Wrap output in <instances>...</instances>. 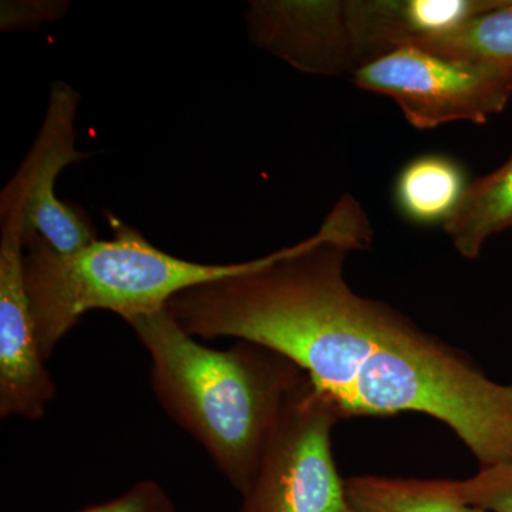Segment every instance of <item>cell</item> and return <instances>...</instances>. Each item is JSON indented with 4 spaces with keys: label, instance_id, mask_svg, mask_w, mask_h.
Instances as JSON below:
<instances>
[{
    "label": "cell",
    "instance_id": "6da1fadb",
    "mask_svg": "<svg viewBox=\"0 0 512 512\" xmlns=\"http://www.w3.org/2000/svg\"><path fill=\"white\" fill-rule=\"evenodd\" d=\"M151 359V389L245 497L282 407L305 373L275 350L239 340L201 345L165 309L127 320Z\"/></svg>",
    "mask_w": 512,
    "mask_h": 512
},
{
    "label": "cell",
    "instance_id": "7a4b0ae2",
    "mask_svg": "<svg viewBox=\"0 0 512 512\" xmlns=\"http://www.w3.org/2000/svg\"><path fill=\"white\" fill-rule=\"evenodd\" d=\"M113 238L97 239L60 255L35 235H25L26 288L45 360L90 311L124 320L163 311L192 286L237 274L247 262L201 264L161 251L138 229L109 215Z\"/></svg>",
    "mask_w": 512,
    "mask_h": 512
},
{
    "label": "cell",
    "instance_id": "3957f363",
    "mask_svg": "<svg viewBox=\"0 0 512 512\" xmlns=\"http://www.w3.org/2000/svg\"><path fill=\"white\" fill-rule=\"evenodd\" d=\"M339 420L305 375L282 407L241 512H357L330 447Z\"/></svg>",
    "mask_w": 512,
    "mask_h": 512
},
{
    "label": "cell",
    "instance_id": "277c9868",
    "mask_svg": "<svg viewBox=\"0 0 512 512\" xmlns=\"http://www.w3.org/2000/svg\"><path fill=\"white\" fill-rule=\"evenodd\" d=\"M352 77L359 89L390 97L419 130L454 121L487 123L512 96V67L440 56L416 46L394 50Z\"/></svg>",
    "mask_w": 512,
    "mask_h": 512
},
{
    "label": "cell",
    "instance_id": "5b68a950",
    "mask_svg": "<svg viewBox=\"0 0 512 512\" xmlns=\"http://www.w3.org/2000/svg\"><path fill=\"white\" fill-rule=\"evenodd\" d=\"M29 173L19 167L0 194V417L40 420L56 386L40 352L26 288Z\"/></svg>",
    "mask_w": 512,
    "mask_h": 512
},
{
    "label": "cell",
    "instance_id": "8992f818",
    "mask_svg": "<svg viewBox=\"0 0 512 512\" xmlns=\"http://www.w3.org/2000/svg\"><path fill=\"white\" fill-rule=\"evenodd\" d=\"M80 94L57 80L50 87L45 119L23 158L30 178L26 234L35 235L60 255H72L97 241L92 222L56 195V181L64 168L89 154L77 148V113Z\"/></svg>",
    "mask_w": 512,
    "mask_h": 512
},
{
    "label": "cell",
    "instance_id": "52a82bcc",
    "mask_svg": "<svg viewBox=\"0 0 512 512\" xmlns=\"http://www.w3.org/2000/svg\"><path fill=\"white\" fill-rule=\"evenodd\" d=\"M252 43L303 73L355 74L362 69L346 18L336 0H258L247 13Z\"/></svg>",
    "mask_w": 512,
    "mask_h": 512
},
{
    "label": "cell",
    "instance_id": "ba28073f",
    "mask_svg": "<svg viewBox=\"0 0 512 512\" xmlns=\"http://www.w3.org/2000/svg\"><path fill=\"white\" fill-rule=\"evenodd\" d=\"M467 174L454 158L426 154L410 161L394 185L400 214L417 225L446 224L467 187Z\"/></svg>",
    "mask_w": 512,
    "mask_h": 512
},
{
    "label": "cell",
    "instance_id": "9c48e42d",
    "mask_svg": "<svg viewBox=\"0 0 512 512\" xmlns=\"http://www.w3.org/2000/svg\"><path fill=\"white\" fill-rule=\"evenodd\" d=\"M443 228L467 259H477L488 239L512 228V156L493 173L468 184Z\"/></svg>",
    "mask_w": 512,
    "mask_h": 512
},
{
    "label": "cell",
    "instance_id": "30bf717a",
    "mask_svg": "<svg viewBox=\"0 0 512 512\" xmlns=\"http://www.w3.org/2000/svg\"><path fill=\"white\" fill-rule=\"evenodd\" d=\"M345 485L357 512H487L458 500L444 480L363 476L349 478Z\"/></svg>",
    "mask_w": 512,
    "mask_h": 512
},
{
    "label": "cell",
    "instance_id": "8fae6325",
    "mask_svg": "<svg viewBox=\"0 0 512 512\" xmlns=\"http://www.w3.org/2000/svg\"><path fill=\"white\" fill-rule=\"evenodd\" d=\"M412 46L454 59L487 60L512 67V0L453 32Z\"/></svg>",
    "mask_w": 512,
    "mask_h": 512
},
{
    "label": "cell",
    "instance_id": "7c38bea8",
    "mask_svg": "<svg viewBox=\"0 0 512 512\" xmlns=\"http://www.w3.org/2000/svg\"><path fill=\"white\" fill-rule=\"evenodd\" d=\"M447 490L468 505L484 511L512 512V463L481 467L466 481L444 480Z\"/></svg>",
    "mask_w": 512,
    "mask_h": 512
},
{
    "label": "cell",
    "instance_id": "4fadbf2b",
    "mask_svg": "<svg viewBox=\"0 0 512 512\" xmlns=\"http://www.w3.org/2000/svg\"><path fill=\"white\" fill-rule=\"evenodd\" d=\"M77 512H175L173 500L160 484L144 480L106 503L89 505Z\"/></svg>",
    "mask_w": 512,
    "mask_h": 512
},
{
    "label": "cell",
    "instance_id": "5bb4252c",
    "mask_svg": "<svg viewBox=\"0 0 512 512\" xmlns=\"http://www.w3.org/2000/svg\"><path fill=\"white\" fill-rule=\"evenodd\" d=\"M69 2L55 0H18L2 2L0 8V29L2 32L36 29L43 23L63 18L69 9Z\"/></svg>",
    "mask_w": 512,
    "mask_h": 512
}]
</instances>
